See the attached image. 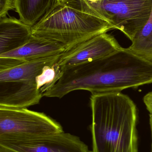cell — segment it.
Returning <instances> with one entry per match:
<instances>
[{
	"mask_svg": "<svg viewBox=\"0 0 152 152\" xmlns=\"http://www.w3.org/2000/svg\"><path fill=\"white\" fill-rule=\"evenodd\" d=\"M0 146L15 152H92L80 137L64 131L43 135H1Z\"/></svg>",
	"mask_w": 152,
	"mask_h": 152,
	"instance_id": "obj_5",
	"label": "cell"
},
{
	"mask_svg": "<svg viewBox=\"0 0 152 152\" xmlns=\"http://www.w3.org/2000/svg\"><path fill=\"white\" fill-rule=\"evenodd\" d=\"M0 152H15L13 151H11V150H9V149H6V148H4V147H1L0 146Z\"/></svg>",
	"mask_w": 152,
	"mask_h": 152,
	"instance_id": "obj_19",
	"label": "cell"
},
{
	"mask_svg": "<svg viewBox=\"0 0 152 152\" xmlns=\"http://www.w3.org/2000/svg\"><path fill=\"white\" fill-rule=\"evenodd\" d=\"M32 36V27L14 17L0 18V54L16 50Z\"/></svg>",
	"mask_w": 152,
	"mask_h": 152,
	"instance_id": "obj_9",
	"label": "cell"
},
{
	"mask_svg": "<svg viewBox=\"0 0 152 152\" xmlns=\"http://www.w3.org/2000/svg\"><path fill=\"white\" fill-rule=\"evenodd\" d=\"M25 61L11 58H0V71L17 66Z\"/></svg>",
	"mask_w": 152,
	"mask_h": 152,
	"instance_id": "obj_15",
	"label": "cell"
},
{
	"mask_svg": "<svg viewBox=\"0 0 152 152\" xmlns=\"http://www.w3.org/2000/svg\"><path fill=\"white\" fill-rule=\"evenodd\" d=\"M62 131V125L44 113L0 106V135H43Z\"/></svg>",
	"mask_w": 152,
	"mask_h": 152,
	"instance_id": "obj_6",
	"label": "cell"
},
{
	"mask_svg": "<svg viewBox=\"0 0 152 152\" xmlns=\"http://www.w3.org/2000/svg\"><path fill=\"white\" fill-rule=\"evenodd\" d=\"M60 0H16V11L19 19L34 26L48 15Z\"/></svg>",
	"mask_w": 152,
	"mask_h": 152,
	"instance_id": "obj_12",
	"label": "cell"
},
{
	"mask_svg": "<svg viewBox=\"0 0 152 152\" xmlns=\"http://www.w3.org/2000/svg\"><path fill=\"white\" fill-rule=\"evenodd\" d=\"M61 54L23 62L12 68L0 71V82L35 81L43 68L56 63Z\"/></svg>",
	"mask_w": 152,
	"mask_h": 152,
	"instance_id": "obj_11",
	"label": "cell"
},
{
	"mask_svg": "<svg viewBox=\"0 0 152 152\" xmlns=\"http://www.w3.org/2000/svg\"><path fill=\"white\" fill-rule=\"evenodd\" d=\"M131 41L132 45L128 50L152 63V9L150 18Z\"/></svg>",
	"mask_w": 152,
	"mask_h": 152,
	"instance_id": "obj_13",
	"label": "cell"
},
{
	"mask_svg": "<svg viewBox=\"0 0 152 152\" xmlns=\"http://www.w3.org/2000/svg\"><path fill=\"white\" fill-rule=\"evenodd\" d=\"M92 152H138L137 109L121 92L92 94Z\"/></svg>",
	"mask_w": 152,
	"mask_h": 152,
	"instance_id": "obj_2",
	"label": "cell"
},
{
	"mask_svg": "<svg viewBox=\"0 0 152 152\" xmlns=\"http://www.w3.org/2000/svg\"><path fill=\"white\" fill-rule=\"evenodd\" d=\"M16 10V0H0V18L7 17L9 11Z\"/></svg>",
	"mask_w": 152,
	"mask_h": 152,
	"instance_id": "obj_16",
	"label": "cell"
},
{
	"mask_svg": "<svg viewBox=\"0 0 152 152\" xmlns=\"http://www.w3.org/2000/svg\"><path fill=\"white\" fill-rule=\"evenodd\" d=\"M87 1H101L102 0H87Z\"/></svg>",
	"mask_w": 152,
	"mask_h": 152,
	"instance_id": "obj_20",
	"label": "cell"
},
{
	"mask_svg": "<svg viewBox=\"0 0 152 152\" xmlns=\"http://www.w3.org/2000/svg\"><path fill=\"white\" fill-rule=\"evenodd\" d=\"M65 48L57 43L32 35L28 42L21 47L0 54V58H11L25 62L59 55Z\"/></svg>",
	"mask_w": 152,
	"mask_h": 152,
	"instance_id": "obj_10",
	"label": "cell"
},
{
	"mask_svg": "<svg viewBox=\"0 0 152 152\" xmlns=\"http://www.w3.org/2000/svg\"><path fill=\"white\" fill-rule=\"evenodd\" d=\"M122 47L115 37L101 34L76 45L61 54L57 63L62 71L106 57Z\"/></svg>",
	"mask_w": 152,
	"mask_h": 152,
	"instance_id": "obj_7",
	"label": "cell"
},
{
	"mask_svg": "<svg viewBox=\"0 0 152 152\" xmlns=\"http://www.w3.org/2000/svg\"><path fill=\"white\" fill-rule=\"evenodd\" d=\"M84 1L131 41L146 24L151 13L152 0Z\"/></svg>",
	"mask_w": 152,
	"mask_h": 152,
	"instance_id": "obj_4",
	"label": "cell"
},
{
	"mask_svg": "<svg viewBox=\"0 0 152 152\" xmlns=\"http://www.w3.org/2000/svg\"><path fill=\"white\" fill-rule=\"evenodd\" d=\"M150 125L151 128V152H152V115L150 114Z\"/></svg>",
	"mask_w": 152,
	"mask_h": 152,
	"instance_id": "obj_18",
	"label": "cell"
},
{
	"mask_svg": "<svg viewBox=\"0 0 152 152\" xmlns=\"http://www.w3.org/2000/svg\"><path fill=\"white\" fill-rule=\"evenodd\" d=\"M0 106L27 108L39 103L43 94L35 81L0 82Z\"/></svg>",
	"mask_w": 152,
	"mask_h": 152,
	"instance_id": "obj_8",
	"label": "cell"
},
{
	"mask_svg": "<svg viewBox=\"0 0 152 152\" xmlns=\"http://www.w3.org/2000/svg\"><path fill=\"white\" fill-rule=\"evenodd\" d=\"M143 102L150 114L152 115V92H149L145 96Z\"/></svg>",
	"mask_w": 152,
	"mask_h": 152,
	"instance_id": "obj_17",
	"label": "cell"
},
{
	"mask_svg": "<svg viewBox=\"0 0 152 152\" xmlns=\"http://www.w3.org/2000/svg\"><path fill=\"white\" fill-rule=\"evenodd\" d=\"M151 83L152 62L122 47L106 57L62 71L60 78L43 95L61 99L78 90L92 94L121 92Z\"/></svg>",
	"mask_w": 152,
	"mask_h": 152,
	"instance_id": "obj_1",
	"label": "cell"
},
{
	"mask_svg": "<svg viewBox=\"0 0 152 152\" xmlns=\"http://www.w3.org/2000/svg\"><path fill=\"white\" fill-rule=\"evenodd\" d=\"M60 0L52 10L32 27V35L57 43L65 51L115 29L104 17L84 1Z\"/></svg>",
	"mask_w": 152,
	"mask_h": 152,
	"instance_id": "obj_3",
	"label": "cell"
},
{
	"mask_svg": "<svg viewBox=\"0 0 152 152\" xmlns=\"http://www.w3.org/2000/svg\"><path fill=\"white\" fill-rule=\"evenodd\" d=\"M57 62L52 66H45L41 73L36 77L37 89L43 96L44 93L50 89L62 75V71Z\"/></svg>",
	"mask_w": 152,
	"mask_h": 152,
	"instance_id": "obj_14",
	"label": "cell"
}]
</instances>
